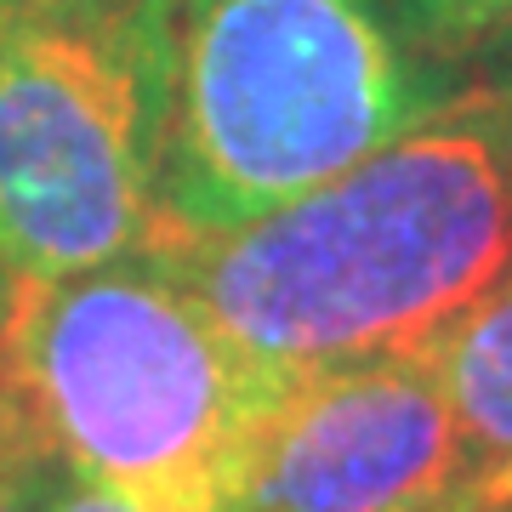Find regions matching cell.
I'll return each instance as SVG.
<instances>
[{"label": "cell", "mask_w": 512, "mask_h": 512, "mask_svg": "<svg viewBox=\"0 0 512 512\" xmlns=\"http://www.w3.org/2000/svg\"><path fill=\"white\" fill-rule=\"evenodd\" d=\"M461 484L439 353L410 348L285 376L251 421L228 512H427Z\"/></svg>", "instance_id": "5b68a950"}, {"label": "cell", "mask_w": 512, "mask_h": 512, "mask_svg": "<svg viewBox=\"0 0 512 512\" xmlns=\"http://www.w3.org/2000/svg\"><path fill=\"white\" fill-rule=\"evenodd\" d=\"M467 80L421 52L387 0H171L148 251L302 200Z\"/></svg>", "instance_id": "7a4b0ae2"}, {"label": "cell", "mask_w": 512, "mask_h": 512, "mask_svg": "<svg viewBox=\"0 0 512 512\" xmlns=\"http://www.w3.org/2000/svg\"><path fill=\"white\" fill-rule=\"evenodd\" d=\"M433 353L467 450L461 501L512 512V268L444 330Z\"/></svg>", "instance_id": "8992f818"}, {"label": "cell", "mask_w": 512, "mask_h": 512, "mask_svg": "<svg viewBox=\"0 0 512 512\" xmlns=\"http://www.w3.org/2000/svg\"><path fill=\"white\" fill-rule=\"evenodd\" d=\"M0 382L23 433L137 512H228L262 370L160 256L12 285Z\"/></svg>", "instance_id": "3957f363"}, {"label": "cell", "mask_w": 512, "mask_h": 512, "mask_svg": "<svg viewBox=\"0 0 512 512\" xmlns=\"http://www.w3.org/2000/svg\"><path fill=\"white\" fill-rule=\"evenodd\" d=\"M46 512H137L126 501V495L103 490V484H92V478L69 473L63 461L52 456V478H46Z\"/></svg>", "instance_id": "9c48e42d"}, {"label": "cell", "mask_w": 512, "mask_h": 512, "mask_svg": "<svg viewBox=\"0 0 512 512\" xmlns=\"http://www.w3.org/2000/svg\"><path fill=\"white\" fill-rule=\"evenodd\" d=\"M427 512H484V507H467V501H444V507H427Z\"/></svg>", "instance_id": "7c38bea8"}, {"label": "cell", "mask_w": 512, "mask_h": 512, "mask_svg": "<svg viewBox=\"0 0 512 512\" xmlns=\"http://www.w3.org/2000/svg\"><path fill=\"white\" fill-rule=\"evenodd\" d=\"M495 80H501V86H507V92H512V46H507V57H501V63H495Z\"/></svg>", "instance_id": "8fae6325"}, {"label": "cell", "mask_w": 512, "mask_h": 512, "mask_svg": "<svg viewBox=\"0 0 512 512\" xmlns=\"http://www.w3.org/2000/svg\"><path fill=\"white\" fill-rule=\"evenodd\" d=\"M171 0H0V274H86L154 239Z\"/></svg>", "instance_id": "277c9868"}, {"label": "cell", "mask_w": 512, "mask_h": 512, "mask_svg": "<svg viewBox=\"0 0 512 512\" xmlns=\"http://www.w3.org/2000/svg\"><path fill=\"white\" fill-rule=\"evenodd\" d=\"M6 302H12V285H6V274H0V319H6Z\"/></svg>", "instance_id": "4fadbf2b"}, {"label": "cell", "mask_w": 512, "mask_h": 512, "mask_svg": "<svg viewBox=\"0 0 512 512\" xmlns=\"http://www.w3.org/2000/svg\"><path fill=\"white\" fill-rule=\"evenodd\" d=\"M46 478H52V456L35 439L0 450V512H46Z\"/></svg>", "instance_id": "ba28073f"}, {"label": "cell", "mask_w": 512, "mask_h": 512, "mask_svg": "<svg viewBox=\"0 0 512 512\" xmlns=\"http://www.w3.org/2000/svg\"><path fill=\"white\" fill-rule=\"evenodd\" d=\"M148 256L274 376L433 348L512 268V92L473 74L313 194Z\"/></svg>", "instance_id": "6da1fadb"}, {"label": "cell", "mask_w": 512, "mask_h": 512, "mask_svg": "<svg viewBox=\"0 0 512 512\" xmlns=\"http://www.w3.org/2000/svg\"><path fill=\"white\" fill-rule=\"evenodd\" d=\"M18 439H29V433H23V421L12 416V399H6V382H0V450H12Z\"/></svg>", "instance_id": "30bf717a"}, {"label": "cell", "mask_w": 512, "mask_h": 512, "mask_svg": "<svg viewBox=\"0 0 512 512\" xmlns=\"http://www.w3.org/2000/svg\"><path fill=\"white\" fill-rule=\"evenodd\" d=\"M427 57L473 74L478 57L512 46V0H387Z\"/></svg>", "instance_id": "52a82bcc"}]
</instances>
